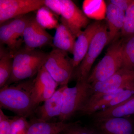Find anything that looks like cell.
<instances>
[{"label":"cell","mask_w":134,"mask_h":134,"mask_svg":"<svg viewBox=\"0 0 134 134\" xmlns=\"http://www.w3.org/2000/svg\"><path fill=\"white\" fill-rule=\"evenodd\" d=\"M33 80L22 81L1 88V109L26 118L33 115L36 108L32 92Z\"/></svg>","instance_id":"6da1fadb"},{"label":"cell","mask_w":134,"mask_h":134,"mask_svg":"<svg viewBox=\"0 0 134 134\" xmlns=\"http://www.w3.org/2000/svg\"><path fill=\"white\" fill-rule=\"evenodd\" d=\"M48 54L36 49L20 48L13 55L12 74L6 85L22 81L37 75L44 65Z\"/></svg>","instance_id":"7a4b0ae2"},{"label":"cell","mask_w":134,"mask_h":134,"mask_svg":"<svg viewBox=\"0 0 134 134\" xmlns=\"http://www.w3.org/2000/svg\"><path fill=\"white\" fill-rule=\"evenodd\" d=\"M93 93L91 84L87 81H77L73 87L66 86L63 93V105L59 121L65 122L81 111Z\"/></svg>","instance_id":"3957f363"},{"label":"cell","mask_w":134,"mask_h":134,"mask_svg":"<svg viewBox=\"0 0 134 134\" xmlns=\"http://www.w3.org/2000/svg\"><path fill=\"white\" fill-rule=\"evenodd\" d=\"M125 39L117 38L111 43L105 55L89 75L87 80L90 84L103 81L121 68L122 52Z\"/></svg>","instance_id":"277c9868"},{"label":"cell","mask_w":134,"mask_h":134,"mask_svg":"<svg viewBox=\"0 0 134 134\" xmlns=\"http://www.w3.org/2000/svg\"><path fill=\"white\" fill-rule=\"evenodd\" d=\"M44 66L60 86L68 85L75 69L68 53L55 48L48 53Z\"/></svg>","instance_id":"5b68a950"},{"label":"cell","mask_w":134,"mask_h":134,"mask_svg":"<svg viewBox=\"0 0 134 134\" xmlns=\"http://www.w3.org/2000/svg\"><path fill=\"white\" fill-rule=\"evenodd\" d=\"M108 26L107 25L102 23L93 37L86 55L74 72L73 75L76 81H87L93 63L108 44Z\"/></svg>","instance_id":"8992f818"},{"label":"cell","mask_w":134,"mask_h":134,"mask_svg":"<svg viewBox=\"0 0 134 134\" xmlns=\"http://www.w3.org/2000/svg\"><path fill=\"white\" fill-rule=\"evenodd\" d=\"M44 6V0H0V24Z\"/></svg>","instance_id":"52a82bcc"},{"label":"cell","mask_w":134,"mask_h":134,"mask_svg":"<svg viewBox=\"0 0 134 134\" xmlns=\"http://www.w3.org/2000/svg\"><path fill=\"white\" fill-rule=\"evenodd\" d=\"M61 21L66 25L76 38L83 29L89 25L90 20L74 2L71 0H60Z\"/></svg>","instance_id":"ba28073f"},{"label":"cell","mask_w":134,"mask_h":134,"mask_svg":"<svg viewBox=\"0 0 134 134\" xmlns=\"http://www.w3.org/2000/svg\"><path fill=\"white\" fill-rule=\"evenodd\" d=\"M58 83L43 66L33 80L32 96L36 108L51 97L58 90Z\"/></svg>","instance_id":"9c48e42d"},{"label":"cell","mask_w":134,"mask_h":134,"mask_svg":"<svg viewBox=\"0 0 134 134\" xmlns=\"http://www.w3.org/2000/svg\"><path fill=\"white\" fill-rule=\"evenodd\" d=\"M133 83L134 71L121 68L104 81L91 84L93 91L92 95L114 92Z\"/></svg>","instance_id":"30bf717a"},{"label":"cell","mask_w":134,"mask_h":134,"mask_svg":"<svg viewBox=\"0 0 134 134\" xmlns=\"http://www.w3.org/2000/svg\"><path fill=\"white\" fill-rule=\"evenodd\" d=\"M91 127L97 134H134V120L130 117L94 120Z\"/></svg>","instance_id":"8fae6325"},{"label":"cell","mask_w":134,"mask_h":134,"mask_svg":"<svg viewBox=\"0 0 134 134\" xmlns=\"http://www.w3.org/2000/svg\"><path fill=\"white\" fill-rule=\"evenodd\" d=\"M53 37L38 23L36 17L31 16L23 35L25 47L36 49L53 44Z\"/></svg>","instance_id":"7c38bea8"},{"label":"cell","mask_w":134,"mask_h":134,"mask_svg":"<svg viewBox=\"0 0 134 134\" xmlns=\"http://www.w3.org/2000/svg\"><path fill=\"white\" fill-rule=\"evenodd\" d=\"M60 86L51 97L44 102L42 105L38 106L34 111L35 118L45 122L55 117H59L62 111L63 93L66 86Z\"/></svg>","instance_id":"4fadbf2b"},{"label":"cell","mask_w":134,"mask_h":134,"mask_svg":"<svg viewBox=\"0 0 134 134\" xmlns=\"http://www.w3.org/2000/svg\"><path fill=\"white\" fill-rule=\"evenodd\" d=\"M101 23L99 21H97L90 24L77 37L72 54V63L75 69L79 66L86 55L93 37Z\"/></svg>","instance_id":"5bb4252c"},{"label":"cell","mask_w":134,"mask_h":134,"mask_svg":"<svg viewBox=\"0 0 134 134\" xmlns=\"http://www.w3.org/2000/svg\"><path fill=\"white\" fill-rule=\"evenodd\" d=\"M125 12L108 2L106 12L108 29V44L113 43L121 32L125 21Z\"/></svg>","instance_id":"9a60e30c"},{"label":"cell","mask_w":134,"mask_h":134,"mask_svg":"<svg viewBox=\"0 0 134 134\" xmlns=\"http://www.w3.org/2000/svg\"><path fill=\"white\" fill-rule=\"evenodd\" d=\"M134 114V96L117 105L94 113L91 115L94 120L113 117H130Z\"/></svg>","instance_id":"2e32d148"},{"label":"cell","mask_w":134,"mask_h":134,"mask_svg":"<svg viewBox=\"0 0 134 134\" xmlns=\"http://www.w3.org/2000/svg\"><path fill=\"white\" fill-rule=\"evenodd\" d=\"M76 38L68 26L61 23L56 28L53 44L55 48L73 54Z\"/></svg>","instance_id":"e0dca14e"},{"label":"cell","mask_w":134,"mask_h":134,"mask_svg":"<svg viewBox=\"0 0 134 134\" xmlns=\"http://www.w3.org/2000/svg\"><path fill=\"white\" fill-rule=\"evenodd\" d=\"M29 123L27 134H55L61 133L72 122H45L35 118Z\"/></svg>","instance_id":"ac0fdd59"},{"label":"cell","mask_w":134,"mask_h":134,"mask_svg":"<svg viewBox=\"0 0 134 134\" xmlns=\"http://www.w3.org/2000/svg\"><path fill=\"white\" fill-rule=\"evenodd\" d=\"M1 44L5 45L12 55L21 48L22 41H19L12 30L9 20L0 24Z\"/></svg>","instance_id":"d6986e66"},{"label":"cell","mask_w":134,"mask_h":134,"mask_svg":"<svg viewBox=\"0 0 134 134\" xmlns=\"http://www.w3.org/2000/svg\"><path fill=\"white\" fill-rule=\"evenodd\" d=\"M13 56L8 49L1 45L0 48V88L6 85L13 70Z\"/></svg>","instance_id":"ffe728a7"},{"label":"cell","mask_w":134,"mask_h":134,"mask_svg":"<svg viewBox=\"0 0 134 134\" xmlns=\"http://www.w3.org/2000/svg\"><path fill=\"white\" fill-rule=\"evenodd\" d=\"M107 6L103 0H85L83 3V11L88 18L102 20L105 18Z\"/></svg>","instance_id":"44dd1931"},{"label":"cell","mask_w":134,"mask_h":134,"mask_svg":"<svg viewBox=\"0 0 134 134\" xmlns=\"http://www.w3.org/2000/svg\"><path fill=\"white\" fill-rule=\"evenodd\" d=\"M121 68L134 71V36L125 39L122 48Z\"/></svg>","instance_id":"7402d4cb"},{"label":"cell","mask_w":134,"mask_h":134,"mask_svg":"<svg viewBox=\"0 0 134 134\" xmlns=\"http://www.w3.org/2000/svg\"><path fill=\"white\" fill-rule=\"evenodd\" d=\"M37 10L36 20L42 27L45 29H56L59 24L48 8L44 6Z\"/></svg>","instance_id":"603a6c76"},{"label":"cell","mask_w":134,"mask_h":134,"mask_svg":"<svg viewBox=\"0 0 134 134\" xmlns=\"http://www.w3.org/2000/svg\"><path fill=\"white\" fill-rule=\"evenodd\" d=\"M121 34L124 39L134 36V0L125 12L124 25Z\"/></svg>","instance_id":"cb8c5ba5"},{"label":"cell","mask_w":134,"mask_h":134,"mask_svg":"<svg viewBox=\"0 0 134 134\" xmlns=\"http://www.w3.org/2000/svg\"><path fill=\"white\" fill-rule=\"evenodd\" d=\"M29 125L26 117L18 115L12 117L10 134H27Z\"/></svg>","instance_id":"d4e9b609"},{"label":"cell","mask_w":134,"mask_h":134,"mask_svg":"<svg viewBox=\"0 0 134 134\" xmlns=\"http://www.w3.org/2000/svg\"><path fill=\"white\" fill-rule=\"evenodd\" d=\"M134 96V83L125 88L118 93L114 98L111 100L105 109L117 105L127 100Z\"/></svg>","instance_id":"484cf974"},{"label":"cell","mask_w":134,"mask_h":134,"mask_svg":"<svg viewBox=\"0 0 134 134\" xmlns=\"http://www.w3.org/2000/svg\"><path fill=\"white\" fill-rule=\"evenodd\" d=\"M61 133L62 134H97L91 127L82 126L79 122H72L69 126Z\"/></svg>","instance_id":"4316f807"},{"label":"cell","mask_w":134,"mask_h":134,"mask_svg":"<svg viewBox=\"0 0 134 134\" xmlns=\"http://www.w3.org/2000/svg\"><path fill=\"white\" fill-rule=\"evenodd\" d=\"M12 118L5 114L2 109H0V134H10Z\"/></svg>","instance_id":"83f0119b"},{"label":"cell","mask_w":134,"mask_h":134,"mask_svg":"<svg viewBox=\"0 0 134 134\" xmlns=\"http://www.w3.org/2000/svg\"><path fill=\"white\" fill-rule=\"evenodd\" d=\"M44 6L57 15H60V0H44Z\"/></svg>","instance_id":"f1b7e54d"},{"label":"cell","mask_w":134,"mask_h":134,"mask_svg":"<svg viewBox=\"0 0 134 134\" xmlns=\"http://www.w3.org/2000/svg\"><path fill=\"white\" fill-rule=\"evenodd\" d=\"M134 0H111L109 2L115 5L120 9L126 12Z\"/></svg>","instance_id":"f546056e"},{"label":"cell","mask_w":134,"mask_h":134,"mask_svg":"<svg viewBox=\"0 0 134 134\" xmlns=\"http://www.w3.org/2000/svg\"><path fill=\"white\" fill-rule=\"evenodd\" d=\"M55 134H62L61 133H56Z\"/></svg>","instance_id":"4dcf8cb0"}]
</instances>
